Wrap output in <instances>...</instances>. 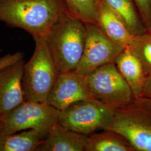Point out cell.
Wrapping results in <instances>:
<instances>
[{"label": "cell", "instance_id": "obj_1", "mask_svg": "<svg viewBox=\"0 0 151 151\" xmlns=\"http://www.w3.org/2000/svg\"><path fill=\"white\" fill-rule=\"evenodd\" d=\"M67 11L65 0H0V22L24 30L33 39L45 38Z\"/></svg>", "mask_w": 151, "mask_h": 151}, {"label": "cell", "instance_id": "obj_2", "mask_svg": "<svg viewBox=\"0 0 151 151\" xmlns=\"http://www.w3.org/2000/svg\"><path fill=\"white\" fill-rule=\"evenodd\" d=\"M86 37V24L69 11L60 16L45 40L59 73L76 70Z\"/></svg>", "mask_w": 151, "mask_h": 151}, {"label": "cell", "instance_id": "obj_3", "mask_svg": "<svg viewBox=\"0 0 151 151\" xmlns=\"http://www.w3.org/2000/svg\"><path fill=\"white\" fill-rule=\"evenodd\" d=\"M32 57L24 64L22 88L25 101L46 103L59 73L44 38L34 39Z\"/></svg>", "mask_w": 151, "mask_h": 151}, {"label": "cell", "instance_id": "obj_4", "mask_svg": "<svg viewBox=\"0 0 151 151\" xmlns=\"http://www.w3.org/2000/svg\"><path fill=\"white\" fill-rule=\"evenodd\" d=\"M108 129L123 135L135 151H151V99H135L129 105L116 109Z\"/></svg>", "mask_w": 151, "mask_h": 151}, {"label": "cell", "instance_id": "obj_5", "mask_svg": "<svg viewBox=\"0 0 151 151\" xmlns=\"http://www.w3.org/2000/svg\"><path fill=\"white\" fill-rule=\"evenodd\" d=\"M60 113V110L47 103L24 101L11 111L0 115V134H11L33 129L46 138L59 123Z\"/></svg>", "mask_w": 151, "mask_h": 151}, {"label": "cell", "instance_id": "obj_6", "mask_svg": "<svg viewBox=\"0 0 151 151\" xmlns=\"http://www.w3.org/2000/svg\"><path fill=\"white\" fill-rule=\"evenodd\" d=\"M86 81L92 97L115 109L126 107L135 100L132 88L115 63L92 71L86 77Z\"/></svg>", "mask_w": 151, "mask_h": 151}, {"label": "cell", "instance_id": "obj_7", "mask_svg": "<svg viewBox=\"0 0 151 151\" xmlns=\"http://www.w3.org/2000/svg\"><path fill=\"white\" fill-rule=\"evenodd\" d=\"M116 109L93 98L72 104L60 111L59 124L68 129L89 135L108 129Z\"/></svg>", "mask_w": 151, "mask_h": 151}, {"label": "cell", "instance_id": "obj_8", "mask_svg": "<svg viewBox=\"0 0 151 151\" xmlns=\"http://www.w3.org/2000/svg\"><path fill=\"white\" fill-rule=\"evenodd\" d=\"M86 37L81 60L75 71L86 77L92 71L110 63H115L124 48L114 43L96 24H85Z\"/></svg>", "mask_w": 151, "mask_h": 151}, {"label": "cell", "instance_id": "obj_9", "mask_svg": "<svg viewBox=\"0 0 151 151\" xmlns=\"http://www.w3.org/2000/svg\"><path fill=\"white\" fill-rule=\"evenodd\" d=\"M92 98L86 77L74 70L58 73L46 103L60 111L72 104Z\"/></svg>", "mask_w": 151, "mask_h": 151}, {"label": "cell", "instance_id": "obj_10", "mask_svg": "<svg viewBox=\"0 0 151 151\" xmlns=\"http://www.w3.org/2000/svg\"><path fill=\"white\" fill-rule=\"evenodd\" d=\"M24 59L0 70V115L25 101L22 88Z\"/></svg>", "mask_w": 151, "mask_h": 151}, {"label": "cell", "instance_id": "obj_11", "mask_svg": "<svg viewBox=\"0 0 151 151\" xmlns=\"http://www.w3.org/2000/svg\"><path fill=\"white\" fill-rule=\"evenodd\" d=\"M88 135L56 124L35 151H85Z\"/></svg>", "mask_w": 151, "mask_h": 151}, {"label": "cell", "instance_id": "obj_12", "mask_svg": "<svg viewBox=\"0 0 151 151\" xmlns=\"http://www.w3.org/2000/svg\"><path fill=\"white\" fill-rule=\"evenodd\" d=\"M96 24L108 38L124 48L130 47L134 41L135 37L129 32L123 22L101 1Z\"/></svg>", "mask_w": 151, "mask_h": 151}, {"label": "cell", "instance_id": "obj_13", "mask_svg": "<svg viewBox=\"0 0 151 151\" xmlns=\"http://www.w3.org/2000/svg\"><path fill=\"white\" fill-rule=\"evenodd\" d=\"M115 64L121 75L128 82L135 99L140 98L146 82V76L138 58L130 47L120 53Z\"/></svg>", "mask_w": 151, "mask_h": 151}, {"label": "cell", "instance_id": "obj_14", "mask_svg": "<svg viewBox=\"0 0 151 151\" xmlns=\"http://www.w3.org/2000/svg\"><path fill=\"white\" fill-rule=\"evenodd\" d=\"M123 22L134 37L147 32V29L133 0H100Z\"/></svg>", "mask_w": 151, "mask_h": 151}, {"label": "cell", "instance_id": "obj_15", "mask_svg": "<svg viewBox=\"0 0 151 151\" xmlns=\"http://www.w3.org/2000/svg\"><path fill=\"white\" fill-rule=\"evenodd\" d=\"M85 151H135L129 142L118 132L102 130L88 136Z\"/></svg>", "mask_w": 151, "mask_h": 151}, {"label": "cell", "instance_id": "obj_16", "mask_svg": "<svg viewBox=\"0 0 151 151\" xmlns=\"http://www.w3.org/2000/svg\"><path fill=\"white\" fill-rule=\"evenodd\" d=\"M45 138L42 133L33 129L19 133L0 134V151H35Z\"/></svg>", "mask_w": 151, "mask_h": 151}, {"label": "cell", "instance_id": "obj_17", "mask_svg": "<svg viewBox=\"0 0 151 151\" xmlns=\"http://www.w3.org/2000/svg\"><path fill=\"white\" fill-rule=\"evenodd\" d=\"M68 10L85 24H97L100 0H65Z\"/></svg>", "mask_w": 151, "mask_h": 151}, {"label": "cell", "instance_id": "obj_18", "mask_svg": "<svg viewBox=\"0 0 151 151\" xmlns=\"http://www.w3.org/2000/svg\"><path fill=\"white\" fill-rule=\"evenodd\" d=\"M129 47L140 60L146 77L151 75V31L135 37Z\"/></svg>", "mask_w": 151, "mask_h": 151}, {"label": "cell", "instance_id": "obj_19", "mask_svg": "<svg viewBox=\"0 0 151 151\" xmlns=\"http://www.w3.org/2000/svg\"><path fill=\"white\" fill-rule=\"evenodd\" d=\"M147 31H151V0H133Z\"/></svg>", "mask_w": 151, "mask_h": 151}, {"label": "cell", "instance_id": "obj_20", "mask_svg": "<svg viewBox=\"0 0 151 151\" xmlns=\"http://www.w3.org/2000/svg\"><path fill=\"white\" fill-rule=\"evenodd\" d=\"M24 54L17 52L14 54H7L0 58V70L9 65H12L19 60L24 59Z\"/></svg>", "mask_w": 151, "mask_h": 151}, {"label": "cell", "instance_id": "obj_21", "mask_svg": "<svg viewBox=\"0 0 151 151\" xmlns=\"http://www.w3.org/2000/svg\"><path fill=\"white\" fill-rule=\"evenodd\" d=\"M141 97L151 99V75L146 77V82Z\"/></svg>", "mask_w": 151, "mask_h": 151}]
</instances>
